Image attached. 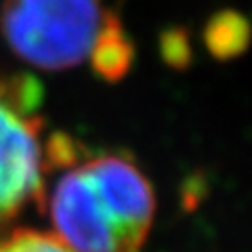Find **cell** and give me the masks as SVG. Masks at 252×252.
Here are the masks:
<instances>
[{
  "mask_svg": "<svg viewBox=\"0 0 252 252\" xmlns=\"http://www.w3.org/2000/svg\"><path fill=\"white\" fill-rule=\"evenodd\" d=\"M46 204L55 235L72 252H137L156 212L149 181L118 154L63 168Z\"/></svg>",
  "mask_w": 252,
  "mask_h": 252,
  "instance_id": "6da1fadb",
  "label": "cell"
},
{
  "mask_svg": "<svg viewBox=\"0 0 252 252\" xmlns=\"http://www.w3.org/2000/svg\"><path fill=\"white\" fill-rule=\"evenodd\" d=\"M112 17L101 0H2L0 34L19 59L61 72L91 59Z\"/></svg>",
  "mask_w": 252,
  "mask_h": 252,
  "instance_id": "7a4b0ae2",
  "label": "cell"
},
{
  "mask_svg": "<svg viewBox=\"0 0 252 252\" xmlns=\"http://www.w3.org/2000/svg\"><path fill=\"white\" fill-rule=\"evenodd\" d=\"M40 101L36 78L0 69V227L44 198Z\"/></svg>",
  "mask_w": 252,
  "mask_h": 252,
  "instance_id": "3957f363",
  "label": "cell"
},
{
  "mask_svg": "<svg viewBox=\"0 0 252 252\" xmlns=\"http://www.w3.org/2000/svg\"><path fill=\"white\" fill-rule=\"evenodd\" d=\"M132 57H135V49L132 42L128 40L126 32L120 26V19L112 17V21L107 23L105 32L101 34L97 46L91 53V65L103 80L116 82L128 72Z\"/></svg>",
  "mask_w": 252,
  "mask_h": 252,
  "instance_id": "277c9868",
  "label": "cell"
},
{
  "mask_svg": "<svg viewBox=\"0 0 252 252\" xmlns=\"http://www.w3.org/2000/svg\"><path fill=\"white\" fill-rule=\"evenodd\" d=\"M204 42L217 59H231L242 51H246L248 23L238 13L223 11L206 23Z\"/></svg>",
  "mask_w": 252,
  "mask_h": 252,
  "instance_id": "5b68a950",
  "label": "cell"
},
{
  "mask_svg": "<svg viewBox=\"0 0 252 252\" xmlns=\"http://www.w3.org/2000/svg\"><path fill=\"white\" fill-rule=\"evenodd\" d=\"M0 252H72L55 233L17 229L0 238Z\"/></svg>",
  "mask_w": 252,
  "mask_h": 252,
  "instance_id": "8992f818",
  "label": "cell"
},
{
  "mask_svg": "<svg viewBox=\"0 0 252 252\" xmlns=\"http://www.w3.org/2000/svg\"><path fill=\"white\" fill-rule=\"evenodd\" d=\"M162 55L168 65L172 67H185L191 57V49L187 42V34L181 30H172L162 38Z\"/></svg>",
  "mask_w": 252,
  "mask_h": 252,
  "instance_id": "52a82bcc",
  "label": "cell"
}]
</instances>
